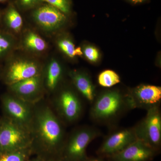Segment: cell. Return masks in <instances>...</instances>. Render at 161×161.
Here are the masks:
<instances>
[{"instance_id":"obj_1","label":"cell","mask_w":161,"mask_h":161,"mask_svg":"<svg viewBox=\"0 0 161 161\" xmlns=\"http://www.w3.org/2000/svg\"><path fill=\"white\" fill-rule=\"evenodd\" d=\"M30 130L32 144L36 142L47 150L57 148L64 137L61 122L47 105L35 107Z\"/></svg>"},{"instance_id":"obj_2","label":"cell","mask_w":161,"mask_h":161,"mask_svg":"<svg viewBox=\"0 0 161 161\" xmlns=\"http://www.w3.org/2000/svg\"><path fill=\"white\" fill-rule=\"evenodd\" d=\"M31 145L30 129L6 117L0 121L1 153L27 149Z\"/></svg>"},{"instance_id":"obj_3","label":"cell","mask_w":161,"mask_h":161,"mask_svg":"<svg viewBox=\"0 0 161 161\" xmlns=\"http://www.w3.org/2000/svg\"><path fill=\"white\" fill-rule=\"evenodd\" d=\"M91 115L95 120L106 121L115 118L126 107L130 108L128 97L115 90L104 92L95 98Z\"/></svg>"},{"instance_id":"obj_4","label":"cell","mask_w":161,"mask_h":161,"mask_svg":"<svg viewBox=\"0 0 161 161\" xmlns=\"http://www.w3.org/2000/svg\"><path fill=\"white\" fill-rule=\"evenodd\" d=\"M3 78L8 86L42 74V66L32 58L9 57L6 60Z\"/></svg>"},{"instance_id":"obj_5","label":"cell","mask_w":161,"mask_h":161,"mask_svg":"<svg viewBox=\"0 0 161 161\" xmlns=\"http://www.w3.org/2000/svg\"><path fill=\"white\" fill-rule=\"evenodd\" d=\"M31 17L37 26L47 33H53L59 30L67 20L66 15L44 3L32 9Z\"/></svg>"},{"instance_id":"obj_6","label":"cell","mask_w":161,"mask_h":161,"mask_svg":"<svg viewBox=\"0 0 161 161\" xmlns=\"http://www.w3.org/2000/svg\"><path fill=\"white\" fill-rule=\"evenodd\" d=\"M2 103L6 118L30 129L34 113V104L11 94L3 96Z\"/></svg>"},{"instance_id":"obj_7","label":"cell","mask_w":161,"mask_h":161,"mask_svg":"<svg viewBox=\"0 0 161 161\" xmlns=\"http://www.w3.org/2000/svg\"><path fill=\"white\" fill-rule=\"evenodd\" d=\"M145 118L135 127L137 138L153 148L159 146L161 141V115L158 106L147 109Z\"/></svg>"},{"instance_id":"obj_8","label":"cell","mask_w":161,"mask_h":161,"mask_svg":"<svg viewBox=\"0 0 161 161\" xmlns=\"http://www.w3.org/2000/svg\"><path fill=\"white\" fill-rule=\"evenodd\" d=\"M99 132L91 127H85L75 130L69 136L65 150L69 159L80 161L84 158L89 144L98 136Z\"/></svg>"},{"instance_id":"obj_9","label":"cell","mask_w":161,"mask_h":161,"mask_svg":"<svg viewBox=\"0 0 161 161\" xmlns=\"http://www.w3.org/2000/svg\"><path fill=\"white\" fill-rule=\"evenodd\" d=\"M8 86L11 94L32 104L40 100L44 90L42 74Z\"/></svg>"},{"instance_id":"obj_10","label":"cell","mask_w":161,"mask_h":161,"mask_svg":"<svg viewBox=\"0 0 161 161\" xmlns=\"http://www.w3.org/2000/svg\"><path fill=\"white\" fill-rule=\"evenodd\" d=\"M55 106L60 116L72 122L80 117L82 111L81 102L78 95L70 89H64L59 92L55 100Z\"/></svg>"},{"instance_id":"obj_11","label":"cell","mask_w":161,"mask_h":161,"mask_svg":"<svg viewBox=\"0 0 161 161\" xmlns=\"http://www.w3.org/2000/svg\"><path fill=\"white\" fill-rule=\"evenodd\" d=\"M130 108H144L147 109L158 106L161 99V87L142 85L136 87L128 96Z\"/></svg>"},{"instance_id":"obj_12","label":"cell","mask_w":161,"mask_h":161,"mask_svg":"<svg viewBox=\"0 0 161 161\" xmlns=\"http://www.w3.org/2000/svg\"><path fill=\"white\" fill-rule=\"evenodd\" d=\"M135 128L124 129L109 136L101 147L100 151L105 154H114L137 139Z\"/></svg>"},{"instance_id":"obj_13","label":"cell","mask_w":161,"mask_h":161,"mask_svg":"<svg viewBox=\"0 0 161 161\" xmlns=\"http://www.w3.org/2000/svg\"><path fill=\"white\" fill-rule=\"evenodd\" d=\"M153 154V148L137 139L120 151L113 154L115 161H145Z\"/></svg>"},{"instance_id":"obj_14","label":"cell","mask_w":161,"mask_h":161,"mask_svg":"<svg viewBox=\"0 0 161 161\" xmlns=\"http://www.w3.org/2000/svg\"><path fill=\"white\" fill-rule=\"evenodd\" d=\"M43 87L47 92L52 93L58 88L63 75V68L58 60L55 58L50 60L42 70Z\"/></svg>"},{"instance_id":"obj_15","label":"cell","mask_w":161,"mask_h":161,"mask_svg":"<svg viewBox=\"0 0 161 161\" xmlns=\"http://www.w3.org/2000/svg\"><path fill=\"white\" fill-rule=\"evenodd\" d=\"M23 19L14 3H10L2 11V26L9 32L19 33L23 26Z\"/></svg>"},{"instance_id":"obj_16","label":"cell","mask_w":161,"mask_h":161,"mask_svg":"<svg viewBox=\"0 0 161 161\" xmlns=\"http://www.w3.org/2000/svg\"><path fill=\"white\" fill-rule=\"evenodd\" d=\"M70 76L78 92L88 101L92 103L96 96L95 88L87 75L82 72L74 71Z\"/></svg>"},{"instance_id":"obj_17","label":"cell","mask_w":161,"mask_h":161,"mask_svg":"<svg viewBox=\"0 0 161 161\" xmlns=\"http://www.w3.org/2000/svg\"><path fill=\"white\" fill-rule=\"evenodd\" d=\"M21 44L26 51L35 54H40L44 53L47 47L45 40L36 32L30 30L24 32Z\"/></svg>"},{"instance_id":"obj_18","label":"cell","mask_w":161,"mask_h":161,"mask_svg":"<svg viewBox=\"0 0 161 161\" xmlns=\"http://www.w3.org/2000/svg\"><path fill=\"white\" fill-rule=\"evenodd\" d=\"M15 44L14 37L11 33L0 27V62L10 57Z\"/></svg>"},{"instance_id":"obj_19","label":"cell","mask_w":161,"mask_h":161,"mask_svg":"<svg viewBox=\"0 0 161 161\" xmlns=\"http://www.w3.org/2000/svg\"><path fill=\"white\" fill-rule=\"evenodd\" d=\"M57 45L61 51L69 58H73L83 55L80 47H75V44L69 38H59L57 41Z\"/></svg>"},{"instance_id":"obj_20","label":"cell","mask_w":161,"mask_h":161,"mask_svg":"<svg viewBox=\"0 0 161 161\" xmlns=\"http://www.w3.org/2000/svg\"><path fill=\"white\" fill-rule=\"evenodd\" d=\"M120 81V77L118 74L111 70L104 71L98 77V83L105 87H111L119 83Z\"/></svg>"},{"instance_id":"obj_21","label":"cell","mask_w":161,"mask_h":161,"mask_svg":"<svg viewBox=\"0 0 161 161\" xmlns=\"http://www.w3.org/2000/svg\"><path fill=\"white\" fill-rule=\"evenodd\" d=\"M27 149L0 153V161H25L28 157Z\"/></svg>"},{"instance_id":"obj_22","label":"cell","mask_w":161,"mask_h":161,"mask_svg":"<svg viewBox=\"0 0 161 161\" xmlns=\"http://www.w3.org/2000/svg\"><path fill=\"white\" fill-rule=\"evenodd\" d=\"M43 3H47L62 12L65 15L69 14L71 10L70 0H42Z\"/></svg>"},{"instance_id":"obj_23","label":"cell","mask_w":161,"mask_h":161,"mask_svg":"<svg viewBox=\"0 0 161 161\" xmlns=\"http://www.w3.org/2000/svg\"><path fill=\"white\" fill-rule=\"evenodd\" d=\"M42 3V0H15L14 3L18 9L26 11L34 9Z\"/></svg>"},{"instance_id":"obj_24","label":"cell","mask_w":161,"mask_h":161,"mask_svg":"<svg viewBox=\"0 0 161 161\" xmlns=\"http://www.w3.org/2000/svg\"><path fill=\"white\" fill-rule=\"evenodd\" d=\"M82 50L86 58L91 62H96L99 58V52L94 47L88 45L85 47Z\"/></svg>"},{"instance_id":"obj_25","label":"cell","mask_w":161,"mask_h":161,"mask_svg":"<svg viewBox=\"0 0 161 161\" xmlns=\"http://www.w3.org/2000/svg\"><path fill=\"white\" fill-rule=\"evenodd\" d=\"M131 3L134 4H141L145 2L146 0H128Z\"/></svg>"},{"instance_id":"obj_26","label":"cell","mask_w":161,"mask_h":161,"mask_svg":"<svg viewBox=\"0 0 161 161\" xmlns=\"http://www.w3.org/2000/svg\"><path fill=\"white\" fill-rule=\"evenodd\" d=\"M2 11L0 10V27L2 26Z\"/></svg>"},{"instance_id":"obj_27","label":"cell","mask_w":161,"mask_h":161,"mask_svg":"<svg viewBox=\"0 0 161 161\" xmlns=\"http://www.w3.org/2000/svg\"><path fill=\"white\" fill-rule=\"evenodd\" d=\"M8 0H0V3H4L7 2Z\"/></svg>"},{"instance_id":"obj_28","label":"cell","mask_w":161,"mask_h":161,"mask_svg":"<svg viewBox=\"0 0 161 161\" xmlns=\"http://www.w3.org/2000/svg\"><path fill=\"white\" fill-rule=\"evenodd\" d=\"M31 161H42L40 159H36V160H34Z\"/></svg>"},{"instance_id":"obj_29","label":"cell","mask_w":161,"mask_h":161,"mask_svg":"<svg viewBox=\"0 0 161 161\" xmlns=\"http://www.w3.org/2000/svg\"><path fill=\"white\" fill-rule=\"evenodd\" d=\"M90 161H101L98 160H91Z\"/></svg>"},{"instance_id":"obj_30","label":"cell","mask_w":161,"mask_h":161,"mask_svg":"<svg viewBox=\"0 0 161 161\" xmlns=\"http://www.w3.org/2000/svg\"><path fill=\"white\" fill-rule=\"evenodd\" d=\"M0 153H1V152H0Z\"/></svg>"}]
</instances>
